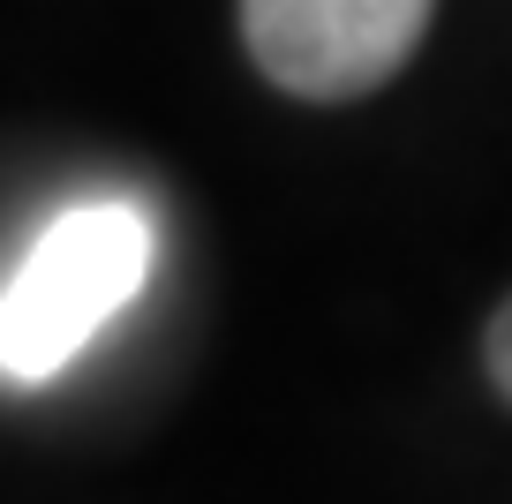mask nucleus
<instances>
[{
  "instance_id": "obj_2",
  "label": "nucleus",
  "mask_w": 512,
  "mask_h": 504,
  "mask_svg": "<svg viewBox=\"0 0 512 504\" xmlns=\"http://www.w3.org/2000/svg\"><path fill=\"white\" fill-rule=\"evenodd\" d=\"M437 0H241V38L287 98H362L415 61Z\"/></svg>"
},
{
  "instance_id": "obj_1",
  "label": "nucleus",
  "mask_w": 512,
  "mask_h": 504,
  "mask_svg": "<svg viewBox=\"0 0 512 504\" xmlns=\"http://www.w3.org/2000/svg\"><path fill=\"white\" fill-rule=\"evenodd\" d=\"M159 226L128 196H83L23 249L16 279L0 286V377L38 384L68 369L98 331L144 294Z\"/></svg>"
},
{
  "instance_id": "obj_3",
  "label": "nucleus",
  "mask_w": 512,
  "mask_h": 504,
  "mask_svg": "<svg viewBox=\"0 0 512 504\" xmlns=\"http://www.w3.org/2000/svg\"><path fill=\"white\" fill-rule=\"evenodd\" d=\"M482 354H490V384L512 399V301L490 316V339H482Z\"/></svg>"
}]
</instances>
